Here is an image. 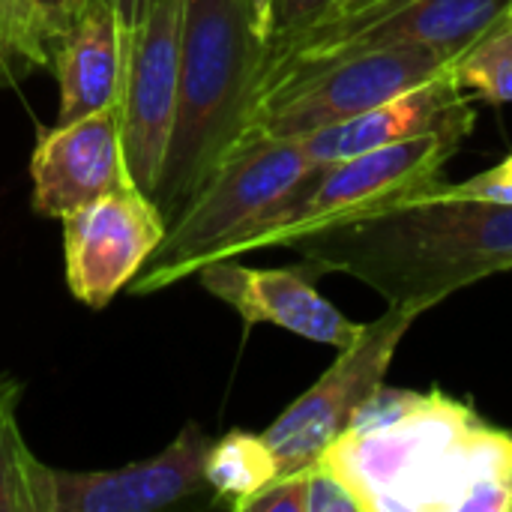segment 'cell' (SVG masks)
<instances>
[{
  "label": "cell",
  "mask_w": 512,
  "mask_h": 512,
  "mask_svg": "<svg viewBox=\"0 0 512 512\" xmlns=\"http://www.w3.org/2000/svg\"><path fill=\"white\" fill-rule=\"evenodd\" d=\"M315 465L360 512H510L512 432L441 390L381 387Z\"/></svg>",
  "instance_id": "obj_1"
},
{
  "label": "cell",
  "mask_w": 512,
  "mask_h": 512,
  "mask_svg": "<svg viewBox=\"0 0 512 512\" xmlns=\"http://www.w3.org/2000/svg\"><path fill=\"white\" fill-rule=\"evenodd\" d=\"M441 183L309 228L288 249L312 273H345L375 288L387 306L429 312L456 291L512 270V204L450 198Z\"/></svg>",
  "instance_id": "obj_2"
},
{
  "label": "cell",
  "mask_w": 512,
  "mask_h": 512,
  "mask_svg": "<svg viewBox=\"0 0 512 512\" xmlns=\"http://www.w3.org/2000/svg\"><path fill=\"white\" fill-rule=\"evenodd\" d=\"M261 39L249 0H186L177 117L153 201L168 225L246 138Z\"/></svg>",
  "instance_id": "obj_3"
},
{
  "label": "cell",
  "mask_w": 512,
  "mask_h": 512,
  "mask_svg": "<svg viewBox=\"0 0 512 512\" xmlns=\"http://www.w3.org/2000/svg\"><path fill=\"white\" fill-rule=\"evenodd\" d=\"M474 120L477 111L468 108L435 132L309 168L255 225H249L228 246L225 258L288 246L309 228L351 219L438 186L447 162L474 132Z\"/></svg>",
  "instance_id": "obj_4"
},
{
  "label": "cell",
  "mask_w": 512,
  "mask_h": 512,
  "mask_svg": "<svg viewBox=\"0 0 512 512\" xmlns=\"http://www.w3.org/2000/svg\"><path fill=\"white\" fill-rule=\"evenodd\" d=\"M309 168L300 138L246 135L207 177L195 198L168 225V234L147 267L129 282L135 297L171 288L210 261L255 225Z\"/></svg>",
  "instance_id": "obj_5"
},
{
  "label": "cell",
  "mask_w": 512,
  "mask_h": 512,
  "mask_svg": "<svg viewBox=\"0 0 512 512\" xmlns=\"http://www.w3.org/2000/svg\"><path fill=\"white\" fill-rule=\"evenodd\" d=\"M510 3L512 0H405L348 27L303 36L279 54L261 60L255 105L345 57L378 48L429 45L462 57L501 21Z\"/></svg>",
  "instance_id": "obj_6"
},
{
  "label": "cell",
  "mask_w": 512,
  "mask_h": 512,
  "mask_svg": "<svg viewBox=\"0 0 512 512\" xmlns=\"http://www.w3.org/2000/svg\"><path fill=\"white\" fill-rule=\"evenodd\" d=\"M456 60L459 57L429 45H399L345 57L312 78L261 99L252 111L246 135H312L432 81Z\"/></svg>",
  "instance_id": "obj_7"
},
{
  "label": "cell",
  "mask_w": 512,
  "mask_h": 512,
  "mask_svg": "<svg viewBox=\"0 0 512 512\" xmlns=\"http://www.w3.org/2000/svg\"><path fill=\"white\" fill-rule=\"evenodd\" d=\"M420 315L423 312L411 306H387V312L366 324L360 339L339 351L336 363L279 414V420L264 432L276 453L279 477L309 471L351 426L363 402L384 387L399 342Z\"/></svg>",
  "instance_id": "obj_8"
},
{
  "label": "cell",
  "mask_w": 512,
  "mask_h": 512,
  "mask_svg": "<svg viewBox=\"0 0 512 512\" xmlns=\"http://www.w3.org/2000/svg\"><path fill=\"white\" fill-rule=\"evenodd\" d=\"M168 219L132 177L63 216L66 288L87 309H105L156 255Z\"/></svg>",
  "instance_id": "obj_9"
},
{
  "label": "cell",
  "mask_w": 512,
  "mask_h": 512,
  "mask_svg": "<svg viewBox=\"0 0 512 512\" xmlns=\"http://www.w3.org/2000/svg\"><path fill=\"white\" fill-rule=\"evenodd\" d=\"M186 0H150L126 48L120 123L129 177L156 195L177 117Z\"/></svg>",
  "instance_id": "obj_10"
},
{
  "label": "cell",
  "mask_w": 512,
  "mask_h": 512,
  "mask_svg": "<svg viewBox=\"0 0 512 512\" xmlns=\"http://www.w3.org/2000/svg\"><path fill=\"white\" fill-rule=\"evenodd\" d=\"M210 438L198 423L153 459L114 471H60L42 465L39 512H153L201 492Z\"/></svg>",
  "instance_id": "obj_11"
},
{
  "label": "cell",
  "mask_w": 512,
  "mask_h": 512,
  "mask_svg": "<svg viewBox=\"0 0 512 512\" xmlns=\"http://www.w3.org/2000/svg\"><path fill=\"white\" fill-rule=\"evenodd\" d=\"M198 282L216 300L228 303L243 318L246 330L255 324H273L300 339L345 351L366 327L345 318L318 294L309 264L264 270L237 264V258H219L198 270Z\"/></svg>",
  "instance_id": "obj_12"
},
{
  "label": "cell",
  "mask_w": 512,
  "mask_h": 512,
  "mask_svg": "<svg viewBox=\"0 0 512 512\" xmlns=\"http://www.w3.org/2000/svg\"><path fill=\"white\" fill-rule=\"evenodd\" d=\"M33 210L63 219L129 177L120 102L42 129L30 156Z\"/></svg>",
  "instance_id": "obj_13"
},
{
  "label": "cell",
  "mask_w": 512,
  "mask_h": 512,
  "mask_svg": "<svg viewBox=\"0 0 512 512\" xmlns=\"http://www.w3.org/2000/svg\"><path fill=\"white\" fill-rule=\"evenodd\" d=\"M474 108V96L462 90L456 81V63L435 75L432 81L327 129H318L312 135H303L300 144L312 165L339 162L348 156H360L369 150H381L426 132H435Z\"/></svg>",
  "instance_id": "obj_14"
},
{
  "label": "cell",
  "mask_w": 512,
  "mask_h": 512,
  "mask_svg": "<svg viewBox=\"0 0 512 512\" xmlns=\"http://www.w3.org/2000/svg\"><path fill=\"white\" fill-rule=\"evenodd\" d=\"M51 66L60 84L57 123L120 102L126 39L111 0H87L81 15L54 39Z\"/></svg>",
  "instance_id": "obj_15"
},
{
  "label": "cell",
  "mask_w": 512,
  "mask_h": 512,
  "mask_svg": "<svg viewBox=\"0 0 512 512\" xmlns=\"http://www.w3.org/2000/svg\"><path fill=\"white\" fill-rule=\"evenodd\" d=\"M276 477L279 462L264 435L231 429L219 441H210L204 459V483L213 489L216 504L246 512Z\"/></svg>",
  "instance_id": "obj_16"
},
{
  "label": "cell",
  "mask_w": 512,
  "mask_h": 512,
  "mask_svg": "<svg viewBox=\"0 0 512 512\" xmlns=\"http://www.w3.org/2000/svg\"><path fill=\"white\" fill-rule=\"evenodd\" d=\"M54 30L30 0H0V90L51 66Z\"/></svg>",
  "instance_id": "obj_17"
},
{
  "label": "cell",
  "mask_w": 512,
  "mask_h": 512,
  "mask_svg": "<svg viewBox=\"0 0 512 512\" xmlns=\"http://www.w3.org/2000/svg\"><path fill=\"white\" fill-rule=\"evenodd\" d=\"M18 402L0 405V512H39L42 462L21 438Z\"/></svg>",
  "instance_id": "obj_18"
},
{
  "label": "cell",
  "mask_w": 512,
  "mask_h": 512,
  "mask_svg": "<svg viewBox=\"0 0 512 512\" xmlns=\"http://www.w3.org/2000/svg\"><path fill=\"white\" fill-rule=\"evenodd\" d=\"M456 81L474 99L492 105L512 102V30H489L456 60Z\"/></svg>",
  "instance_id": "obj_19"
},
{
  "label": "cell",
  "mask_w": 512,
  "mask_h": 512,
  "mask_svg": "<svg viewBox=\"0 0 512 512\" xmlns=\"http://www.w3.org/2000/svg\"><path fill=\"white\" fill-rule=\"evenodd\" d=\"M339 0H270V18L267 33L261 42V60L288 48L303 33H309L318 21L327 18V12Z\"/></svg>",
  "instance_id": "obj_20"
},
{
  "label": "cell",
  "mask_w": 512,
  "mask_h": 512,
  "mask_svg": "<svg viewBox=\"0 0 512 512\" xmlns=\"http://www.w3.org/2000/svg\"><path fill=\"white\" fill-rule=\"evenodd\" d=\"M441 192L450 198H471V201H492L512 204V153L495 168L465 180V183H441Z\"/></svg>",
  "instance_id": "obj_21"
},
{
  "label": "cell",
  "mask_w": 512,
  "mask_h": 512,
  "mask_svg": "<svg viewBox=\"0 0 512 512\" xmlns=\"http://www.w3.org/2000/svg\"><path fill=\"white\" fill-rule=\"evenodd\" d=\"M246 512H309V471L276 477Z\"/></svg>",
  "instance_id": "obj_22"
},
{
  "label": "cell",
  "mask_w": 512,
  "mask_h": 512,
  "mask_svg": "<svg viewBox=\"0 0 512 512\" xmlns=\"http://www.w3.org/2000/svg\"><path fill=\"white\" fill-rule=\"evenodd\" d=\"M309 512H360L351 489L324 465L309 468Z\"/></svg>",
  "instance_id": "obj_23"
},
{
  "label": "cell",
  "mask_w": 512,
  "mask_h": 512,
  "mask_svg": "<svg viewBox=\"0 0 512 512\" xmlns=\"http://www.w3.org/2000/svg\"><path fill=\"white\" fill-rule=\"evenodd\" d=\"M30 3L42 12V18L54 30V39L75 21V3L72 0H30Z\"/></svg>",
  "instance_id": "obj_24"
},
{
  "label": "cell",
  "mask_w": 512,
  "mask_h": 512,
  "mask_svg": "<svg viewBox=\"0 0 512 512\" xmlns=\"http://www.w3.org/2000/svg\"><path fill=\"white\" fill-rule=\"evenodd\" d=\"M117 18H120V27H123V39H126V48L135 36V30L141 27L144 15H147V6L150 0H111Z\"/></svg>",
  "instance_id": "obj_25"
},
{
  "label": "cell",
  "mask_w": 512,
  "mask_h": 512,
  "mask_svg": "<svg viewBox=\"0 0 512 512\" xmlns=\"http://www.w3.org/2000/svg\"><path fill=\"white\" fill-rule=\"evenodd\" d=\"M249 3H252V18H255L258 39L264 42V33H267V18H270V0H249Z\"/></svg>",
  "instance_id": "obj_26"
},
{
  "label": "cell",
  "mask_w": 512,
  "mask_h": 512,
  "mask_svg": "<svg viewBox=\"0 0 512 512\" xmlns=\"http://www.w3.org/2000/svg\"><path fill=\"white\" fill-rule=\"evenodd\" d=\"M18 399H21V381H15L9 375H0V405L18 402Z\"/></svg>",
  "instance_id": "obj_27"
},
{
  "label": "cell",
  "mask_w": 512,
  "mask_h": 512,
  "mask_svg": "<svg viewBox=\"0 0 512 512\" xmlns=\"http://www.w3.org/2000/svg\"><path fill=\"white\" fill-rule=\"evenodd\" d=\"M366 0H339L330 12H327V18L324 21H318L315 27H321V24H330V21H336V18H342V15H348V12H354L357 6H363ZM273 57V54H270Z\"/></svg>",
  "instance_id": "obj_28"
},
{
  "label": "cell",
  "mask_w": 512,
  "mask_h": 512,
  "mask_svg": "<svg viewBox=\"0 0 512 512\" xmlns=\"http://www.w3.org/2000/svg\"><path fill=\"white\" fill-rule=\"evenodd\" d=\"M492 30H512V3H510V9H507V12L501 15V21H498V24H495Z\"/></svg>",
  "instance_id": "obj_29"
},
{
  "label": "cell",
  "mask_w": 512,
  "mask_h": 512,
  "mask_svg": "<svg viewBox=\"0 0 512 512\" xmlns=\"http://www.w3.org/2000/svg\"><path fill=\"white\" fill-rule=\"evenodd\" d=\"M72 3H75V18H78V15H81V9L87 6V0H72Z\"/></svg>",
  "instance_id": "obj_30"
}]
</instances>
